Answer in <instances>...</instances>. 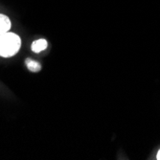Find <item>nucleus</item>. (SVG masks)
Instances as JSON below:
<instances>
[{
	"label": "nucleus",
	"mask_w": 160,
	"mask_h": 160,
	"mask_svg": "<svg viewBox=\"0 0 160 160\" xmlns=\"http://www.w3.org/2000/svg\"><path fill=\"white\" fill-rule=\"evenodd\" d=\"M25 63L27 68L31 72H34V73H37V72H39L41 70V64L32 59H26Z\"/></svg>",
	"instance_id": "nucleus-4"
},
{
	"label": "nucleus",
	"mask_w": 160,
	"mask_h": 160,
	"mask_svg": "<svg viewBox=\"0 0 160 160\" xmlns=\"http://www.w3.org/2000/svg\"><path fill=\"white\" fill-rule=\"evenodd\" d=\"M11 29V20L5 14L0 13V36L9 32Z\"/></svg>",
	"instance_id": "nucleus-2"
},
{
	"label": "nucleus",
	"mask_w": 160,
	"mask_h": 160,
	"mask_svg": "<svg viewBox=\"0 0 160 160\" xmlns=\"http://www.w3.org/2000/svg\"><path fill=\"white\" fill-rule=\"evenodd\" d=\"M21 46L20 38L13 33H6L0 36V56L10 58L16 55Z\"/></svg>",
	"instance_id": "nucleus-1"
},
{
	"label": "nucleus",
	"mask_w": 160,
	"mask_h": 160,
	"mask_svg": "<svg viewBox=\"0 0 160 160\" xmlns=\"http://www.w3.org/2000/svg\"><path fill=\"white\" fill-rule=\"evenodd\" d=\"M156 157H157V159H158V160H160V150L158 151V152H157V156H156Z\"/></svg>",
	"instance_id": "nucleus-5"
},
{
	"label": "nucleus",
	"mask_w": 160,
	"mask_h": 160,
	"mask_svg": "<svg viewBox=\"0 0 160 160\" xmlns=\"http://www.w3.org/2000/svg\"><path fill=\"white\" fill-rule=\"evenodd\" d=\"M47 41L45 39H38V40H35L33 43H32V51L35 52V53H39L43 50H45L47 48Z\"/></svg>",
	"instance_id": "nucleus-3"
}]
</instances>
